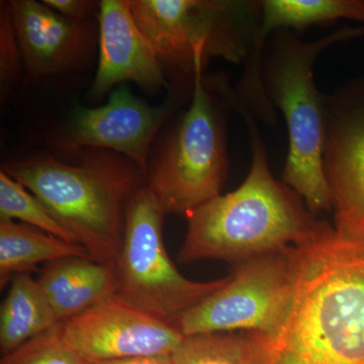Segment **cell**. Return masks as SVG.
<instances>
[{
  "label": "cell",
  "mask_w": 364,
  "mask_h": 364,
  "mask_svg": "<svg viewBox=\"0 0 364 364\" xmlns=\"http://www.w3.org/2000/svg\"><path fill=\"white\" fill-rule=\"evenodd\" d=\"M253 334L265 364H364V241L331 225L294 246L284 316L272 332Z\"/></svg>",
  "instance_id": "6da1fadb"
},
{
  "label": "cell",
  "mask_w": 364,
  "mask_h": 364,
  "mask_svg": "<svg viewBox=\"0 0 364 364\" xmlns=\"http://www.w3.org/2000/svg\"><path fill=\"white\" fill-rule=\"evenodd\" d=\"M232 109L247 126L252 161L243 183L186 215L188 231L177 261H243L315 240L331 224L318 220L284 181L272 176L256 117L234 98Z\"/></svg>",
  "instance_id": "7a4b0ae2"
},
{
  "label": "cell",
  "mask_w": 364,
  "mask_h": 364,
  "mask_svg": "<svg viewBox=\"0 0 364 364\" xmlns=\"http://www.w3.org/2000/svg\"><path fill=\"white\" fill-rule=\"evenodd\" d=\"M70 164L48 154L2 164L65 228L90 259L116 262L123 245L126 215L147 173L114 151L85 148Z\"/></svg>",
  "instance_id": "3957f363"
},
{
  "label": "cell",
  "mask_w": 364,
  "mask_h": 364,
  "mask_svg": "<svg viewBox=\"0 0 364 364\" xmlns=\"http://www.w3.org/2000/svg\"><path fill=\"white\" fill-rule=\"evenodd\" d=\"M363 35V25L343 26L308 42L294 31L279 30L270 36L263 53V90L272 107L279 109L289 132L282 181L317 217L332 212V198L323 164L325 95L318 90L314 68L326 50Z\"/></svg>",
  "instance_id": "277c9868"
},
{
  "label": "cell",
  "mask_w": 364,
  "mask_h": 364,
  "mask_svg": "<svg viewBox=\"0 0 364 364\" xmlns=\"http://www.w3.org/2000/svg\"><path fill=\"white\" fill-rule=\"evenodd\" d=\"M191 102L147 170V186L165 214L188 215L222 195L229 172L224 79L196 68Z\"/></svg>",
  "instance_id": "5b68a950"
},
{
  "label": "cell",
  "mask_w": 364,
  "mask_h": 364,
  "mask_svg": "<svg viewBox=\"0 0 364 364\" xmlns=\"http://www.w3.org/2000/svg\"><path fill=\"white\" fill-rule=\"evenodd\" d=\"M163 70L195 80L212 58L245 64L261 21L260 0H130ZM183 78V77H182Z\"/></svg>",
  "instance_id": "8992f818"
},
{
  "label": "cell",
  "mask_w": 364,
  "mask_h": 364,
  "mask_svg": "<svg viewBox=\"0 0 364 364\" xmlns=\"http://www.w3.org/2000/svg\"><path fill=\"white\" fill-rule=\"evenodd\" d=\"M165 215L147 184L132 198L116 261L117 294L145 312L176 324L182 314L226 286L230 275L210 282L183 277L163 241Z\"/></svg>",
  "instance_id": "52a82bcc"
},
{
  "label": "cell",
  "mask_w": 364,
  "mask_h": 364,
  "mask_svg": "<svg viewBox=\"0 0 364 364\" xmlns=\"http://www.w3.org/2000/svg\"><path fill=\"white\" fill-rule=\"evenodd\" d=\"M293 247L233 265L226 286L178 318L176 324L183 336L239 330L272 332L291 291Z\"/></svg>",
  "instance_id": "ba28073f"
},
{
  "label": "cell",
  "mask_w": 364,
  "mask_h": 364,
  "mask_svg": "<svg viewBox=\"0 0 364 364\" xmlns=\"http://www.w3.org/2000/svg\"><path fill=\"white\" fill-rule=\"evenodd\" d=\"M62 338L85 364L136 356L171 355L184 336L119 294L60 324Z\"/></svg>",
  "instance_id": "9c48e42d"
},
{
  "label": "cell",
  "mask_w": 364,
  "mask_h": 364,
  "mask_svg": "<svg viewBox=\"0 0 364 364\" xmlns=\"http://www.w3.org/2000/svg\"><path fill=\"white\" fill-rule=\"evenodd\" d=\"M324 172L338 233L364 241V76L325 95Z\"/></svg>",
  "instance_id": "30bf717a"
},
{
  "label": "cell",
  "mask_w": 364,
  "mask_h": 364,
  "mask_svg": "<svg viewBox=\"0 0 364 364\" xmlns=\"http://www.w3.org/2000/svg\"><path fill=\"white\" fill-rule=\"evenodd\" d=\"M174 109V100L152 107L121 85L102 107H78L55 145L69 153L85 148L114 151L147 173L151 146Z\"/></svg>",
  "instance_id": "8fae6325"
},
{
  "label": "cell",
  "mask_w": 364,
  "mask_h": 364,
  "mask_svg": "<svg viewBox=\"0 0 364 364\" xmlns=\"http://www.w3.org/2000/svg\"><path fill=\"white\" fill-rule=\"evenodd\" d=\"M23 63L32 77L85 68L98 45V26L76 21L35 0L9 1Z\"/></svg>",
  "instance_id": "7c38bea8"
},
{
  "label": "cell",
  "mask_w": 364,
  "mask_h": 364,
  "mask_svg": "<svg viewBox=\"0 0 364 364\" xmlns=\"http://www.w3.org/2000/svg\"><path fill=\"white\" fill-rule=\"evenodd\" d=\"M98 30L100 58L90 90L92 100L129 81L149 93L168 85L152 46L134 18L130 0H102Z\"/></svg>",
  "instance_id": "4fadbf2b"
},
{
  "label": "cell",
  "mask_w": 364,
  "mask_h": 364,
  "mask_svg": "<svg viewBox=\"0 0 364 364\" xmlns=\"http://www.w3.org/2000/svg\"><path fill=\"white\" fill-rule=\"evenodd\" d=\"M60 324L117 294L116 262L71 257L48 263L38 279Z\"/></svg>",
  "instance_id": "5bb4252c"
},
{
  "label": "cell",
  "mask_w": 364,
  "mask_h": 364,
  "mask_svg": "<svg viewBox=\"0 0 364 364\" xmlns=\"http://www.w3.org/2000/svg\"><path fill=\"white\" fill-rule=\"evenodd\" d=\"M71 257L90 258V255L79 244L62 240L23 223L0 220L1 289L16 275L37 270L40 263Z\"/></svg>",
  "instance_id": "9a60e30c"
},
{
  "label": "cell",
  "mask_w": 364,
  "mask_h": 364,
  "mask_svg": "<svg viewBox=\"0 0 364 364\" xmlns=\"http://www.w3.org/2000/svg\"><path fill=\"white\" fill-rule=\"evenodd\" d=\"M11 282L0 310L2 356L60 324L38 279H33L30 273H21Z\"/></svg>",
  "instance_id": "2e32d148"
},
{
  "label": "cell",
  "mask_w": 364,
  "mask_h": 364,
  "mask_svg": "<svg viewBox=\"0 0 364 364\" xmlns=\"http://www.w3.org/2000/svg\"><path fill=\"white\" fill-rule=\"evenodd\" d=\"M261 21L255 42L265 45L272 33L294 32L339 20L364 26V0H260Z\"/></svg>",
  "instance_id": "e0dca14e"
},
{
  "label": "cell",
  "mask_w": 364,
  "mask_h": 364,
  "mask_svg": "<svg viewBox=\"0 0 364 364\" xmlns=\"http://www.w3.org/2000/svg\"><path fill=\"white\" fill-rule=\"evenodd\" d=\"M171 358L173 364H265L262 345L251 332L186 336Z\"/></svg>",
  "instance_id": "ac0fdd59"
},
{
  "label": "cell",
  "mask_w": 364,
  "mask_h": 364,
  "mask_svg": "<svg viewBox=\"0 0 364 364\" xmlns=\"http://www.w3.org/2000/svg\"><path fill=\"white\" fill-rule=\"evenodd\" d=\"M0 220H18L62 240L77 244L72 234L52 217L37 196L2 170L0 171Z\"/></svg>",
  "instance_id": "d6986e66"
},
{
  "label": "cell",
  "mask_w": 364,
  "mask_h": 364,
  "mask_svg": "<svg viewBox=\"0 0 364 364\" xmlns=\"http://www.w3.org/2000/svg\"><path fill=\"white\" fill-rule=\"evenodd\" d=\"M0 364H85L62 338L60 324L1 358Z\"/></svg>",
  "instance_id": "ffe728a7"
},
{
  "label": "cell",
  "mask_w": 364,
  "mask_h": 364,
  "mask_svg": "<svg viewBox=\"0 0 364 364\" xmlns=\"http://www.w3.org/2000/svg\"><path fill=\"white\" fill-rule=\"evenodd\" d=\"M23 57L21 53L13 18H11L9 1L0 4V95L4 104L9 91L20 79L23 70Z\"/></svg>",
  "instance_id": "44dd1931"
},
{
  "label": "cell",
  "mask_w": 364,
  "mask_h": 364,
  "mask_svg": "<svg viewBox=\"0 0 364 364\" xmlns=\"http://www.w3.org/2000/svg\"><path fill=\"white\" fill-rule=\"evenodd\" d=\"M46 6L66 18L76 21L90 20L100 11V2L95 0H44Z\"/></svg>",
  "instance_id": "7402d4cb"
},
{
  "label": "cell",
  "mask_w": 364,
  "mask_h": 364,
  "mask_svg": "<svg viewBox=\"0 0 364 364\" xmlns=\"http://www.w3.org/2000/svg\"><path fill=\"white\" fill-rule=\"evenodd\" d=\"M92 364H173L171 355L136 356L114 360L100 361Z\"/></svg>",
  "instance_id": "603a6c76"
}]
</instances>
